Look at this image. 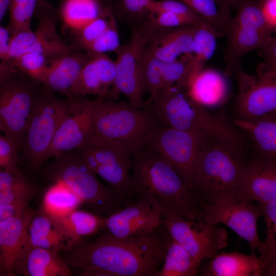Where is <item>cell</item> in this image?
<instances>
[{
	"label": "cell",
	"mask_w": 276,
	"mask_h": 276,
	"mask_svg": "<svg viewBox=\"0 0 276 276\" xmlns=\"http://www.w3.org/2000/svg\"><path fill=\"white\" fill-rule=\"evenodd\" d=\"M162 227L151 234L126 238L105 234L62 251L61 256L80 275L156 276L169 236Z\"/></svg>",
	"instance_id": "obj_1"
},
{
	"label": "cell",
	"mask_w": 276,
	"mask_h": 276,
	"mask_svg": "<svg viewBox=\"0 0 276 276\" xmlns=\"http://www.w3.org/2000/svg\"><path fill=\"white\" fill-rule=\"evenodd\" d=\"M131 175L133 198L152 203L162 218L200 221L204 204L165 158L145 148L132 155Z\"/></svg>",
	"instance_id": "obj_2"
},
{
	"label": "cell",
	"mask_w": 276,
	"mask_h": 276,
	"mask_svg": "<svg viewBox=\"0 0 276 276\" xmlns=\"http://www.w3.org/2000/svg\"><path fill=\"white\" fill-rule=\"evenodd\" d=\"M239 148L208 137L198 156L192 180V191L204 205L236 194L246 164Z\"/></svg>",
	"instance_id": "obj_3"
},
{
	"label": "cell",
	"mask_w": 276,
	"mask_h": 276,
	"mask_svg": "<svg viewBox=\"0 0 276 276\" xmlns=\"http://www.w3.org/2000/svg\"><path fill=\"white\" fill-rule=\"evenodd\" d=\"M146 108L163 126L201 131L239 148L240 146V136L235 126L209 112L205 107L190 99L186 90L177 86L164 89Z\"/></svg>",
	"instance_id": "obj_4"
},
{
	"label": "cell",
	"mask_w": 276,
	"mask_h": 276,
	"mask_svg": "<svg viewBox=\"0 0 276 276\" xmlns=\"http://www.w3.org/2000/svg\"><path fill=\"white\" fill-rule=\"evenodd\" d=\"M98 100L93 132L122 144L132 155L145 148L162 125L147 108L124 101Z\"/></svg>",
	"instance_id": "obj_5"
},
{
	"label": "cell",
	"mask_w": 276,
	"mask_h": 276,
	"mask_svg": "<svg viewBox=\"0 0 276 276\" xmlns=\"http://www.w3.org/2000/svg\"><path fill=\"white\" fill-rule=\"evenodd\" d=\"M47 173L49 179L65 185L98 213L108 216L127 203L99 181L77 149L56 158Z\"/></svg>",
	"instance_id": "obj_6"
},
{
	"label": "cell",
	"mask_w": 276,
	"mask_h": 276,
	"mask_svg": "<svg viewBox=\"0 0 276 276\" xmlns=\"http://www.w3.org/2000/svg\"><path fill=\"white\" fill-rule=\"evenodd\" d=\"M236 13L227 25V43L224 60L225 74L234 75L241 68L242 58L248 53L261 49L272 37L262 7V0H235Z\"/></svg>",
	"instance_id": "obj_7"
},
{
	"label": "cell",
	"mask_w": 276,
	"mask_h": 276,
	"mask_svg": "<svg viewBox=\"0 0 276 276\" xmlns=\"http://www.w3.org/2000/svg\"><path fill=\"white\" fill-rule=\"evenodd\" d=\"M130 29L131 35L128 41L116 53V77L105 100L116 101L122 95L133 106L146 108L142 72V55L156 27L149 18L145 22Z\"/></svg>",
	"instance_id": "obj_8"
},
{
	"label": "cell",
	"mask_w": 276,
	"mask_h": 276,
	"mask_svg": "<svg viewBox=\"0 0 276 276\" xmlns=\"http://www.w3.org/2000/svg\"><path fill=\"white\" fill-rule=\"evenodd\" d=\"M77 150L88 167L105 180L123 199L128 202L133 198L132 155L122 144L93 132Z\"/></svg>",
	"instance_id": "obj_9"
},
{
	"label": "cell",
	"mask_w": 276,
	"mask_h": 276,
	"mask_svg": "<svg viewBox=\"0 0 276 276\" xmlns=\"http://www.w3.org/2000/svg\"><path fill=\"white\" fill-rule=\"evenodd\" d=\"M41 86L17 68L0 80V129L19 146Z\"/></svg>",
	"instance_id": "obj_10"
},
{
	"label": "cell",
	"mask_w": 276,
	"mask_h": 276,
	"mask_svg": "<svg viewBox=\"0 0 276 276\" xmlns=\"http://www.w3.org/2000/svg\"><path fill=\"white\" fill-rule=\"evenodd\" d=\"M68 98L59 99L42 85L20 146L34 168L46 160L54 137L70 106Z\"/></svg>",
	"instance_id": "obj_11"
},
{
	"label": "cell",
	"mask_w": 276,
	"mask_h": 276,
	"mask_svg": "<svg viewBox=\"0 0 276 276\" xmlns=\"http://www.w3.org/2000/svg\"><path fill=\"white\" fill-rule=\"evenodd\" d=\"M199 131H186L162 126L146 148L167 160L192 191V180L199 152L208 137Z\"/></svg>",
	"instance_id": "obj_12"
},
{
	"label": "cell",
	"mask_w": 276,
	"mask_h": 276,
	"mask_svg": "<svg viewBox=\"0 0 276 276\" xmlns=\"http://www.w3.org/2000/svg\"><path fill=\"white\" fill-rule=\"evenodd\" d=\"M35 14L38 20L35 31L20 32L11 37L8 58L1 62L9 64L28 52L41 53L50 59L76 48L64 42L56 31L59 11L47 2L39 0Z\"/></svg>",
	"instance_id": "obj_13"
},
{
	"label": "cell",
	"mask_w": 276,
	"mask_h": 276,
	"mask_svg": "<svg viewBox=\"0 0 276 276\" xmlns=\"http://www.w3.org/2000/svg\"><path fill=\"white\" fill-rule=\"evenodd\" d=\"M263 216L262 205L239 198L236 194L223 197L205 205L200 221L209 225L223 224L245 240L253 249L261 254L263 243L259 239L257 222Z\"/></svg>",
	"instance_id": "obj_14"
},
{
	"label": "cell",
	"mask_w": 276,
	"mask_h": 276,
	"mask_svg": "<svg viewBox=\"0 0 276 276\" xmlns=\"http://www.w3.org/2000/svg\"><path fill=\"white\" fill-rule=\"evenodd\" d=\"M162 224L169 236L200 264L204 259L214 257L227 245V232L216 225L178 216L163 218Z\"/></svg>",
	"instance_id": "obj_15"
},
{
	"label": "cell",
	"mask_w": 276,
	"mask_h": 276,
	"mask_svg": "<svg viewBox=\"0 0 276 276\" xmlns=\"http://www.w3.org/2000/svg\"><path fill=\"white\" fill-rule=\"evenodd\" d=\"M70 99L68 111L59 126L48 152L47 160L81 147L93 132L98 100Z\"/></svg>",
	"instance_id": "obj_16"
},
{
	"label": "cell",
	"mask_w": 276,
	"mask_h": 276,
	"mask_svg": "<svg viewBox=\"0 0 276 276\" xmlns=\"http://www.w3.org/2000/svg\"><path fill=\"white\" fill-rule=\"evenodd\" d=\"M159 210L149 201L133 199L104 218L106 234L116 238H126L151 234L162 225Z\"/></svg>",
	"instance_id": "obj_17"
},
{
	"label": "cell",
	"mask_w": 276,
	"mask_h": 276,
	"mask_svg": "<svg viewBox=\"0 0 276 276\" xmlns=\"http://www.w3.org/2000/svg\"><path fill=\"white\" fill-rule=\"evenodd\" d=\"M234 75L238 86L236 109L239 119H254L276 110V76L252 75L242 68Z\"/></svg>",
	"instance_id": "obj_18"
},
{
	"label": "cell",
	"mask_w": 276,
	"mask_h": 276,
	"mask_svg": "<svg viewBox=\"0 0 276 276\" xmlns=\"http://www.w3.org/2000/svg\"><path fill=\"white\" fill-rule=\"evenodd\" d=\"M260 204L276 200V158L259 155L246 163L236 193Z\"/></svg>",
	"instance_id": "obj_19"
},
{
	"label": "cell",
	"mask_w": 276,
	"mask_h": 276,
	"mask_svg": "<svg viewBox=\"0 0 276 276\" xmlns=\"http://www.w3.org/2000/svg\"><path fill=\"white\" fill-rule=\"evenodd\" d=\"M35 213L28 208L15 217L0 221V274L14 275L18 260L28 247L27 229Z\"/></svg>",
	"instance_id": "obj_20"
},
{
	"label": "cell",
	"mask_w": 276,
	"mask_h": 276,
	"mask_svg": "<svg viewBox=\"0 0 276 276\" xmlns=\"http://www.w3.org/2000/svg\"><path fill=\"white\" fill-rule=\"evenodd\" d=\"M116 74L114 61L105 54H90L74 85L70 99L97 97L105 100ZM69 99V98H68Z\"/></svg>",
	"instance_id": "obj_21"
},
{
	"label": "cell",
	"mask_w": 276,
	"mask_h": 276,
	"mask_svg": "<svg viewBox=\"0 0 276 276\" xmlns=\"http://www.w3.org/2000/svg\"><path fill=\"white\" fill-rule=\"evenodd\" d=\"M90 54L76 48L49 59V67L42 85L71 98L73 88Z\"/></svg>",
	"instance_id": "obj_22"
},
{
	"label": "cell",
	"mask_w": 276,
	"mask_h": 276,
	"mask_svg": "<svg viewBox=\"0 0 276 276\" xmlns=\"http://www.w3.org/2000/svg\"><path fill=\"white\" fill-rule=\"evenodd\" d=\"M197 24L168 29L157 28L147 46L152 54L163 62L192 54Z\"/></svg>",
	"instance_id": "obj_23"
},
{
	"label": "cell",
	"mask_w": 276,
	"mask_h": 276,
	"mask_svg": "<svg viewBox=\"0 0 276 276\" xmlns=\"http://www.w3.org/2000/svg\"><path fill=\"white\" fill-rule=\"evenodd\" d=\"M16 273L27 276H70L72 271L59 252L29 247L16 263Z\"/></svg>",
	"instance_id": "obj_24"
},
{
	"label": "cell",
	"mask_w": 276,
	"mask_h": 276,
	"mask_svg": "<svg viewBox=\"0 0 276 276\" xmlns=\"http://www.w3.org/2000/svg\"><path fill=\"white\" fill-rule=\"evenodd\" d=\"M262 265L254 252L246 255L235 251L218 253L211 258L201 275L209 276H260Z\"/></svg>",
	"instance_id": "obj_25"
},
{
	"label": "cell",
	"mask_w": 276,
	"mask_h": 276,
	"mask_svg": "<svg viewBox=\"0 0 276 276\" xmlns=\"http://www.w3.org/2000/svg\"><path fill=\"white\" fill-rule=\"evenodd\" d=\"M28 247L43 248L58 252L75 247L74 243L55 221L43 213L33 217L27 229Z\"/></svg>",
	"instance_id": "obj_26"
},
{
	"label": "cell",
	"mask_w": 276,
	"mask_h": 276,
	"mask_svg": "<svg viewBox=\"0 0 276 276\" xmlns=\"http://www.w3.org/2000/svg\"><path fill=\"white\" fill-rule=\"evenodd\" d=\"M186 92L190 99L201 105L214 106L225 100L228 86L220 72L211 68L203 69L190 83Z\"/></svg>",
	"instance_id": "obj_27"
},
{
	"label": "cell",
	"mask_w": 276,
	"mask_h": 276,
	"mask_svg": "<svg viewBox=\"0 0 276 276\" xmlns=\"http://www.w3.org/2000/svg\"><path fill=\"white\" fill-rule=\"evenodd\" d=\"M233 123L249 134L259 155L276 158V110L254 119L237 118Z\"/></svg>",
	"instance_id": "obj_28"
},
{
	"label": "cell",
	"mask_w": 276,
	"mask_h": 276,
	"mask_svg": "<svg viewBox=\"0 0 276 276\" xmlns=\"http://www.w3.org/2000/svg\"><path fill=\"white\" fill-rule=\"evenodd\" d=\"M51 218L76 246L83 242L84 237L104 228V218L85 211L76 210L64 216Z\"/></svg>",
	"instance_id": "obj_29"
},
{
	"label": "cell",
	"mask_w": 276,
	"mask_h": 276,
	"mask_svg": "<svg viewBox=\"0 0 276 276\" xmlns=\"http://www.w3.org/2000/svg\"><path fill=\"white\" fill-rule=\"evenodd\" d=\"M34 186L17 166L1 169L0 204L29 202Z\"/></svg>",
	"instance_id": "obj_30"
},
{
	"label": "cell",
	"mask_w": 276,
	"mask_h": 276,
	"mask_svg": "<svg viewBox=\"0 0 276 276\" xmlns=\"http://www.w3.org/2000/svg\"><path fill=\"white\" fill-rule=\"evenodd\" d=\"M199 265L200 263L169 235L163 265L156 276L195 275Z\"/></svg>",
	"instance_id": "obj_31"
},
{
	"label": "cell",
	"mask_w": 276,
	"mask_h": 276,
	"mask_svg": "<svg viewBox=\"0 0 276 276\" xmlns=\"http://www.w3.org/2000/svg\"><path fill=\"white\" fill-rule=\"evenodd\" d=\"M104 8L100 0H64L59 13L64 26L73 32L97 18Z\"/></svg>",
	"instance_id": "obj_32"
},
{
	"label": "cell",
	"mask_w": 276,
	"mask_h": 276,
	"mask_svg": "<svg viewBox=\"0 0 276 276\" xmlns=\"http://www.w3.org/2000/svg\"><path fill=\"white\" fill-rule=\"evenodd\" d=\"M83 203L72 190L60 182H54L44 194L42 213L53 218H58L76 210Z\"/></svg>",
	"instance_id": "obj_33"
},
{
	"label": "cell",
	"mask_w": 276,
	"mask_h": 276,
	"mask_svg": "<svg viewBox=\"0 0 276 276\" xmlns=\"http://www.w3.org/2000/svg\"><path fill=\"white\" fill-rule=\"evenodd\" d=\"M217 37L215 31L207 22L197 25L192 51V66L188 80L187 87L203 70L205 63L214 54L216 48Z\"/></svg>",
	"instance_id": "obj_34"
},
{
	"label": "cell",
	"mask_w": 276,
	"mask_h": 276,
	"mask_svg": "<svg viewBox=\"0 0 276 276\" xmlns=\"http://www.w3.org/2000/svg\"><path fill=\"white\" fill-rule=\"evenodd\" d=\"M163 64V61L152 54L147 43L143 51L142 60V72L145 93L149 95V98L146 100V108L164 89Z\"/></svg>",
	"instance_id": "obj_35"
},
{
	"label": "cell",
	"mask_w": 276,
	"mask_h": 276,
	"mask_svg": "<svg viewBox=\"0 0 276 276\" xmlns=\"http://www.w3.org/2000/svg\"><path fill=\"white\" fill-rule=\"evenodd\" d=\"M49 67L48 59L42 54L28 52L6 66H0V73L7 74L18 68L32 80L42 84Z\"/></svg>",
	"instance_id": "obj_36"
},
{
	"label": "cell",
	"mask_w": 276,
	"mask_h": 276,
	"mask_svg": "<svg viewBox=\"0 0 276 276\" xmlns=\"http://www.w3.org/2000/svg\"><path fill=\"white\" fill-rule=\"evenodd\" d=\"M116 20L112 6L104 8L97 18L80 29L72 32L74 42L72 44L83 50Z\"/></svg>",
	"instance_id": "obj_37"
},
{
	"label": "cell",
	"mask_w": 276,
	"mask_h": 276,
	"mask_svg": "<svg viewBox=\"0 0 276 276\" xmlns=\"http://www.w3.org/2000/svg\"><path fill=\"white\" fill-rule=\"evenodd\" d=\"M155 0H114L112 8L116 18L124 20L130 28L141 25L150 17Z\"/></svg>",
	"instance_id": "obj_38"
},
{
	"label": "cell",
	"mask_w": 276,
	"mask_h": 276,
	"mask_svg": "<svg viewBox=\"0 0 276 276\" xmlns=\"http://www.w3.org/2000/svg\"><path fill=\"white\" fill-rule=\"evenodd\" d=\"M38 2L39 0H11L7 26L11 37L20 32L32 31L31 20Z\"/></svg>",
	"instance_id": "obj_39"
},
{
	"label": "cell",
	"mask_w": 276,
	"mask_h": 276,
	"mask_svg": "<svg viewBox=\"0 0 276 276\" xmlns=\"http://www.w3.org/2000/svg\"><path fill=\"white\" fill-rule=\"evenodd\" d=\"M260 204L266 225V237L259 257L263 268L276 263V200Z\"/></svg>",
	"instance_id": "obj_40"
},
{
	"label": "cell",
	"mask_w": 276,
	"mask_h": 276,
	"mask_svg": "<svg viewBox=\"0 0 276 276\" xmlns=\"http://www.w3.org/2000/svg\"><path fill=\"white\" fill-rule=\"evenodd\" d=\"M201 16L213 28L217 36L224 35L226 24L214 0H179Z\"/></svg>",
	"instance_id": "obj_41"
},
{
	"label": "cell",
	"mask_w": 276,
	"mask_h": 276,
	"mask_svg": "<svg viewBox=\"0 0 276 276\" xmlns=\"http://www.w3.org/2000/svg\"><path fill=\"white\" fill-rule=\"evenodd\" d=\"M121 47L116 20L83 51L91 54H104L107 52L116 53Z\"/></svg>",
	"instance_id": "obj_42"
},
{
	"label": "cell",
	"mask_w": 276,
	"mask_h": 276,
	"mask_svg": "<svg viewBox=\"0 0 276 276\" xmlns=\"http://www.w3.org/2000/svg\"><path fill=\"white\" fill-rule=\"evenodd\" d=\"M150 11L151 13L170 12L176 14L191 18L197 24L207 22L201 16L180 1L155 0L150 8Z\"/></svg>",
	"instance_id": "obj_43"
},
{
	"label": "cell",
	"mask_w": 276,
	"mask_h": 276,
	"mask_svg": "<svg viewBox=\"0 0 276 276\" xmlns=\"http://www.w3.org/2000/svg\"><path fill=\"white\" fill-rule=\"evenodd\" d=\"M263 58L257 67V74L264 77L276 76V34L267 44L260 49Z\"/></svg>",
	"instance_id": "obj_44"
},
{
	"label": "cell",
	"mask_w": 276,
	"mask_h": 276,
	"mask_svg": "<svg viewBox=\"0 0 276 276\" xmlns=\"http://www.w3.org/2000/svg\"><path fill=\"white\" fill-rule=\"evenodd\" d=\"M19 146L9 136L4 133L0 135L1 169L16 166Z\"/></svg>",
	"instance_id": "obj_45"
},
{
	"label": "cell",
	"mask_w": 276,
	"mask_h": 276,
	"mask_svg": "<svg viewBox=\"0 0 276 276\" xmlns=\"http://www.w3.org/2000/svg\"><path fill=\"white\" fill-rule=\"evenodd\" d=\"M150 18L155 26L160 28H173L197 24L191 18L170 12L151 13Z\"/></svg>",
	"instance_id": "obj_46"
},
{
	"label": "cell",
	"mask_w": 276,
	"mask_h": 276,
	"mask_svg": "<svg viewBox=\"0 0 276 276\" xmlns=\"http://www.w3.org/2000/svg\"><path fill=\"white\" fill-rule=\"evenodd\" d=\"M28 204L23 202L0 204V221L21 214L29 208Z\"/></svg>",
	"instance_id": "obj_47"
},
{
	"label": "cell",
	"mask_w": 276,
	"mask_h": 276,
	"mask_svg": "<svg viewBox=\"0 0 276 276\" xmlns=\"http://www.w3.org/2000/svg\"><path fill=\"white\" fill-rule=\"evenodd\" d=\"M262 7L268 25L276 32V0H262Z\"/></svg>",
	"instance_id": "obj_48"
},
{
	"label": "cell",
	"mask_w": 276,
	"mask_h": 276,
	"mask_svg": "<svg viewBox=\"0 0 276 276\" xmlns=\"http://www.w3.org/2000/svg\"><path fill=\"white\" fill-rule=\"evenodd\" d=\"M11 34L7 27H0V58L1 61L7 59L10 49Z\"/></svg>",
	"instance_id": "obj_49"
},
{
	"label": "cell",
	"mask_w": 276,
	"mask_h": 276,
	"mask_svg": "<svg viewBox=\"0 0 276 276\" xmlns=\"http://www.w3.org/2000/svg\"><path fill=\"white\" fill-rule=\"evenodd\" d=\"M235 0H222L219 7L221 16L226 25L231 21L232 17L231 15V10L233 8Z\"/></svg>",
	"instance_id": "obj_50"
},
{
	"label": "cell",
	"mask_w": 276,
	"mask_h": 276,
	"mask_svg": "<svg viewBox=\"0 0 276 276\" xmlns=\"http://www.w3.org/2000/svg\"><path fill=\"white\" fill-rule=\"evenodd\" d=\"M261 275L276 276V263L265 266L262 270Z\"/></svg>",
	"instance_id": "obj_51"
},
{
	"label": "cell",
	"mask_w": 276,
	"mask_h": 276,
	"mask_svg": "<svg viewBox=\"0 0 276 276\" xmlns=\"http://www.w3.org/2000/svg\"><path fill=\"white\" fill-rule=\"evenodd\" d=\"M11 0H0V21H1L6 12L9 10Z\"/></svg>",
	"instance_id": "obj_52"
},
{
	"label": "cell",
	"mask_w": 276,
	"mask_h": 276,
	"mask_svg": "<svg viewBox=\"0 0 276 276\" xmlns=\"http://www.w3.org/2000/svg\"><path fill=\"white\" fill-rule=\"evenodd\" d=\"M106 7L112 6L114 0H103Z\"/></svg>",
	"instance_id": "obj_53"
},
{
	"label": "cell",
	"mask_w": 276,
	"mask_h": 276,
	"mask_svg": "<svg viewBox=\"0 0 276 276\" xmlns=\"http://www.w3.org/2000/svg\"><path fill=\"white\" fill-rule=\"evenodd\" d=\"M214 1L219 5V7L221 5L222 1V0H214Z\"/></svg>",
	"instance_id": "obj_54"
}]
</instances>
